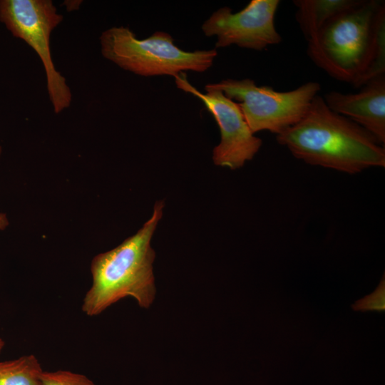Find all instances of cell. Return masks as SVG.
I'll return each instance as SVG.
<instances>
[{"label":"cell","mask_w":385,"mask_h":385,"mask_svg":"<svg viewBox=\"0 0 385 385\" xmlns=\"http://www.w3.org/2000/svg\"><path fill=\"white\" fill-rule=\"evenodd\" d=\"M307 55L331 77L360 88L385 75V4L359 0L307 40Z\"/></svg>","instance_id":"1"},{"label":"cell","mask_w":385,"mask_h":385,"mask_svg":"<svg viewBox=\"0 0 385 385\" xmlns=\"http://www.w3.org/2000/svg\"><path fill=\"white\" fill-rule=\"evenodd\" d=\"M277 143L307 164L348 174L385 167V148L367 130L313 99L302 119L276 135Z\"/></svg>","instance_id":"2"},{"label":"cell","mask_w":385,"mask_h":385,"mask_svg":"<svg viewBox=\"0 0 385 385\" xmlns=\"http://www.w3.org/2000/svg\"><path fill=\"white\" fill-rule=\"evenodd\" d=\"M163 200L142 227L115 248L96 255L91 264L92 284L83 299L82 311L89 317L102 313L125 297L148 308L155 295L151 238L163 216Z\"/></svg>","instance_id":"3"},{"label":"cell","mask_w":385,"mask_h":385,"mask_svg":"<svg viewBox=\"0 0 385 385\" xmlns=\"http://www.w3.org/2000/svg\"><path fill=\"white\" fill-rule=\"evenodd\" d=\"M103 56L120 68L142 76L170 75L183 71L205 72L217 55L215 48L185 51L174 44L168 33L156 31L150 36L137 38L123 26H113L100 36Z\"/></svg>","instance_id":"4"},{"label":"cell","mask_w":385,"mask_h":385,"mask_svg":"<svg viewBox=\"0 0 385 385\" xmlns=\"http://www.w3.org/2000/svg\"><path fill=\"white\" fill-rule=\"evenodd\" d=\"M210 85L239 102L237 103L254 134L267 130L276 135L302 119L321 90V85L314 81L288 91L258 86L250 78H229Z\"/></svg>","instance_id":"5"},{"label":"cell","mask_w":385,"mask_h":385,"mask_svg":"<svg viewBox=\"0 0 385 385\" xmlns=\"http://www.w3.org/2000/svg\"><path fill=\"white\" fill-rule=\"evenodd\" d=\"M63 19L51 0H0V22L29 45L41 61L56 113L68 108L72 101L70 87L55 67L50 47L51 34Z\"/></svg>","instance_id":"6"},{"label":"cell","mask_w":385,"mask_h":385,"mask_svg":"<svg viewBox=\"0 0 385 385\" xmlns=\"http://www.w3.org/2000/svg\"><path fill=\"white\" fill-rule=\"evenodd\" d=\"M175 79L178 88L202 101L219 126L220 142L213 149L214 163L235 170L251 160L260 149L262 140L251 131L237 102L210 83L205 86V93L200 92L183 73Z\"/></svg>","instance_id":"7"},{"label":"cell","mask_w":385,"mask_h":385,"mask_svg":"<svg viewBox=\"0 0 385 385\" xmlns=\"http://www.w3.org/2000/svg\"><path fill=\"white\" fill-rule=\"evenodd\" d=\"M279 4V0H252L236 13L230 7L220 8L203 23L202 30L206 36L217 37L215 49L235 44L262 51L282 41L274 24Z\"/></svg>","instance_id":"8"},{"label":"cell","mask_w":385,"mask_h":385,"mask_svg":"<svg viewBox=\"0 0 385 385\" xmlns=\"http://www.w3.org/2000/svg\"><path fill=\"white\" fill-rule=\"evenodd\" d=\"M355 93H327L323 98L332 111L354 121L385 143V75L376 77Z\"/></svg>","instance_id":"9"},{"label":"cell","mask_w":385,"mask_h":385,"mask_svg":"<svg viewBox=\"0 0 385 385\" xmlns=\"http://www.w3.org/2000/svg\"><path fill=\"white\" fill-rule=\"evenodd\" d=\"M359 0H294L296 20L307 40L332 18L355 5Z\"/></svg>","instance_id":"10"},{"label":"cell","mask_w":385,"mask_h":385,"mask_svg":"<svg viewBox=\"0 0 385 385\" xmlns=\"http://www.w3.org/2000/svg\"><path fill=\"white\" fill-rule=\"evenodd\" d=\"M43 369L33 354L0 362V385H41Z\"/></svg>","instance_id":"11"},{"label":"cell","mask_w":385,"mask_h":385,"mask_svg":"<svg viewBox=\"0 0 385 385\" xmlns=\"http://www.w3.org/2000/svg\"><path fill=\"white\" fill-rule=\"evenodd\" d=\"M351 309L356 312H378L385 310V274L373 292L367 294L351 304Z\"/></svg>","instance_id":"12"},{"label":"cell","mask_w":385,"mask_h":385,"mask_svg":"<svg viewBox=\"0 0 385 385\" xmlns=\"http://www.w3.org/2000/svg\"><path fill=\"white\" fill-rule=\"evenodd\" d=\"M41 385H96L83 374L70 371H43L41 375Z\"/></svg>","instance_id":"13"},{"label":"cell","mask_w":385,"mask_h":385,"mask_svg":"<svg viewBox=\"0 0 385 385\" xmlns=\"http://www.w3.org/2000/svg\"><path fill=\"white\" fill-rule=\"evenodd\" d=\"M82 1L78 0H70V1H65L63 2V4L66 6V9L68 11H75L79 9L81 4H82Z\"/></svg>","instance_id":"14"},{"label":"cell","mask_w":385,"mask_h":385,"mask_svg":"<svg viewBox=\"0 0 385 385\" xmlns=\"http://www.w3.org/2000/svg\"><path fill=\"white\" fill-rule=\"evenodd\" d=\"M9 225V219L6 215L0 212V230H5Z\"/></svg>","instance_id":"15"},{"label":"cell","mask_w":385,"mask_h":385,"mask_svg":"<svg viewBox=\"0 0 385 385\" xmlns=\"http://www.w3.org/2000/svg\"><path fill=\"white\" fill-rule=\"evenodd\" d=\"M4 346V342L2 339L0 338V352Z\"/></svg>","instance_id":"16"},{"label":"cell","mask_w":385,"mask_h":385,"mask_svg":"<svg viewBox=\"0 0 385 385\" xmlns=\"http://www.w3.org/2000/svg\"><path fill=\"white\" fill-rule=\"evenodd\" d=\"M1 153H2V148H1V146L0 145V157H1Z\"/></svg>","instance_id":"17"}]
</instances>
